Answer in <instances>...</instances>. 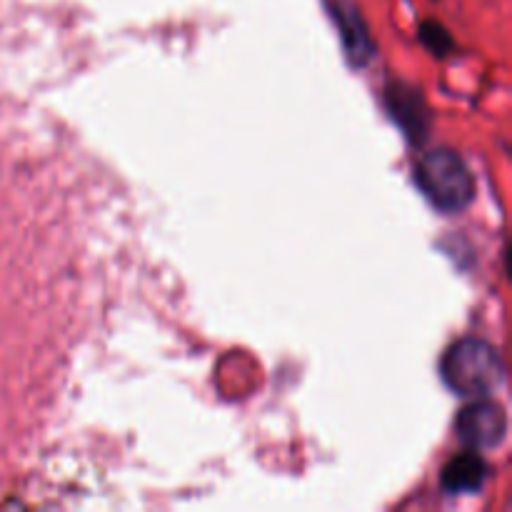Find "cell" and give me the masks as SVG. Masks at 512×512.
I'll use <instances>...</instances> for the list:
<instances>
[{"label":"cell","mask_w":512,"mask_h":512,"mask_svg":"<svg viewBox=\"0 0 512 512\" xmlns=\"http://www.w3.org/2000/svg\"><path fill=\"white\" fill-rule=\"evenodd\" d=\"M440 373L453 393L463 398H488L505 380V365L488 340L460 338L445 350Z\"/></svg>","instance_id":"6da1fadb"},{"label":"cell","mask_w":512,"mask_h":512,"mask_svg":"<svg viewBox=\"0 0 512 512\" xmlns=\"http://www.w3.org/2000/svg\"><path fill=\"white\" fill-rule=\"evenodd\" d=\"M415 183L440 213H460L475 198V180L455 150L438 148L415 165Z\"/></svg>","instance_id":"7a4b0ae2"},{"label":"cell","mask_w":512,"mask_h":512,"mask_svg":"<svg viewBox=\"0 0 512 512\" xmlns=\"http://www.w3.org/2000/svg\"><path fill=\"white\" fill-rule=\"evenodd\" d=\"M455 433L460 443L470 450L498 448L508 435V415L498 403L490 400H475L460 410L455 420Z\"/></svg>","instance_id":"3957f363"},{"label":"cell","mask_w":512,"mask_h":512,"mask_svg":"<svg viewBox=\"0 0 512 512\" xmlns=\"http://www.w3.org/2000/svg\"><path fill=\"white\" fill-rule=\"evenodd\" d=\"M330 18L335 20L340 30V38H343L345 53H348L350 63L353 65H365L373 58V40H370L368 25L360 18L358 8H355L350 0H330Z\"/></svg>","instance_id":"277c9868"},{"label":"cell","mask_w":512,"mask_h":512,"mask_svg":"<svg viewBox=\"0 0 512 512\" xmlns=\"http://www.w3.org/2000/svg\"><path fill=\"white\" fill-rule=\"evenodd\" d=\"M490 468L485 463L483 455L478 450H465V453L455 455L453 460H448V465L443 468V475H440V483H443V490L450 495H470L478 493L480 488L488 480Z\"/></svg>","instance_id":"5b68a950"},{"label":"cell","mask_w":512,"mask_h":512,"mask_svg":"<svg viewBox=\"0 0 512 512\" xmlns=\"http://www.w3.org/2000/svg\"><path fill=\"white\" fill-rule=\"evenodd\" d=\"M388 103H390V115L400 123V128L408 133L410 140L420 143L425 140L430 128V113L425 108L423 98L418 95V90L408 88V85H393L388 90Z\"/></svg>","instance_id":"8992f818"},{"label":"cell","mask_w":512,"mask_h":512,"mask_svg":"<svg viewBox=\"0 0 512 512\" xmlns=\"http://www.w3.org/2000/svg\"><path fill=\"white\" fill-rule=\"evenodd\" d=\"M420 40H423L435 55H445L450 50V45H453V38L448 35V30L440 23H435V20L423 23V28H420Z\"/></svg>","instance_id":"52a82bcc"}]
</instances>
